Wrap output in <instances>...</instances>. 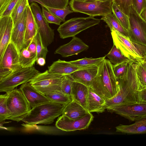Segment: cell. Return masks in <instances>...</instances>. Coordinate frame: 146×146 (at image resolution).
Here are the masks:
<instances>
[{
	"mask_svg": "<svg viewBox=\"0 0 146 146\" xmlns=\"http://www.w3.org/2000/svg\"><path fill=\"white\" fill-rule=\"evenodd\" d=\"M27 48L31 52L37 54L36 45L35 38Z\"/></svg>",
	"mask_w": 146,
	"mask_h": 146,
	"instance_id": "obj_45",
	"label": "cell"
},
{
	"mask_svg": "<svg viewBox=\"0 0 146 146\" xmlns=\"http://www.w3.org/2000/svg\"><path fill=\"white\" fill-rule=\"evenodd\" d=\"M35 40L36 45L37 59L40 57H42L46 59L48 50L47 47L43 46L38 32L35 37Z\"/></svg>",
	"mask_w": 146,
	"mask_h": 146,
	"instance_id": "obj_38",
	"label": "cell"
},
{
	"mask_svg": "<svg viewBox=\"0 0 146 146\" xmlns=\"http://www.w3.org/2000/svg\"><path fill=\"white\" fill-rule=\"evenodd\" d=\"M19 0H5L0 5V18L10 16L13 8Z\"/></svg>",
	"mask_w": 146,
	"mask_h": 146,
	"instance_id": "obj_35",
	"label": "cell"
},
{
	"mask_svg": "<svg viewBox=\"0 0 146 146\" xmlns=\"http://www.w3.org/2000/svg\"><path fill=\"white\" fill-rule=\"evenodd\" d=\"M116 131L129 134L146 133V116L136 121L132 124H122L115 127Z\"/></svg>",
	"mask_w": 146,
	"mask_h": 146,
	"instance_id": "obj_25",
	"label": "cell"
},
{
	"mask_svg": "<svg viewBox=\"0 0 146 146\" xmlns=\"http://www.w3.org/2000/svg\"><path fill=\"white\" fill-rule=\"evenodd\" d=\"M105 100L103 97L89 88L88 110L90 113H102L106 109Z\"/></svg>",
	"mask_w": 146,
	"mask_h": 146,
	"instance_id": "obj_24",
	"label": "cell"
},
{
	"mask_svg": "<svg viewBox=\"0 0 146 146\" xmlns=\"http://www.w3.org/2000/svg\"><path fill=\"white\" fill-rule=\"evenodd\" d=\"M128 16V37L131 41L146 46V22L132 5L129 7Z\"/></svg>",
	"mask_w": 146,
	"mask_h": 146,
	"instance_id": "obj_10",
	"label": "cell"
},
{
	"mask_svg": "<svg viewBox=\"0 0 146 146\" xmlns=\"http://www.w3.org/2000/svg\"><path fill=\"white\" fill-rule=\"evenodd\" d=\"M5 0H0V5H2Z\"/></svg>",
	"mask_w": 146,
	"mask_h": 146,
	"instance_id": "obj_49",
	"label": "cell"
},
{
	"mask_svg": "<svg viewBox=\"0 0 146 146\" xmlns=\"http://www.w3.org/2000/svg\"><path fill=\"white\" fill-rule=\"evenodd\" d=\"M112 64H116L124 62L131 61L125 56L116 46L113 45L109 52L106 55Z\"/></svg>",
	"mask_w": 146,
	"mask_h": 146,
	"instance_id": "obj_28",
	"label": "cell"
},
{
	"mask_svg": "<svg viewBox=\"0 0 146 146\" xmlns=\"http://www.w3.org/2000/svg\"><path fill=\"white\" fill-rule=\"evenodd\" d=\"M123 13L128 15L130 6L133 5V0H112Z\"/></svg>",
	"mask_w": 146,
	"mask_h": 146,
	"instance_id": "obj_42",
	"label": "cell"
},
{
	"mask_svg": "<svg viewBox=\"0 0 146 146\" xmlns=\"http://www.w3.org/2000/svg\"><path fill=\"white\" fill-rule=\"evenodd\" d=\"M67 75L52 73L48 70L39 73L29 83L39 92L45 95L61 91L62 82Z\"/></svg>",
	"mask_w": 146,
	"mask_h": 146,
	"instance_id": "obj_5",
	"label": "cell"
},
{
	"mask_svg": "<svg viewBox=\"0 0 146 146\" xmlns=\"http://www.w3.org/2000/svg\"><path fill=\"white\" fill-rule=\"evenodd\" d=\"M93 119V115L90 112L76 120L71 119L62 115L58 118L55 126L57 128L66 131L84 130L88 128Z\"/></svg>",
	"mask_w": 146,
	"mask_h": 146,
	"instance_id": "obj_14",
	"label": "cell"
},
{
	"mask_svg": "<svg viewBox=\"0 0 146 146\" xmlns=\"http://www.w3.org/2000/svg\"><path fill=\"white\" fill-rule=\"evenodd\" d=\"M98 0L102 1H106L108 0Z\"/></svg>",
	"mask_w": 146,
	"mask_h": 146,
	"instance_id": "obj_50",
	"label": "cell"
},
{
	"mask_svg": "<svg viewBox=\"0 0 146 146\" xmlns=\"http://www.w3.org/2000/svg\"><path fill=\"white\" fill-rule=\"evenodd\" d=\"M19 58L21 67L29 68L33 66L36 62L37 54L31 52L27 48H25L19 52Z\"/></svg>",
	"mask_w": 146,
	"mask_h": 146,
	"instance_id": "obj_27",
	"label": "cell"
},
{
	"mask_svg": "<svg viewBox=\"0 0 146 146\" xmlns=\"http://www.w3.org/2000/svg\"><path fill=\"white\" fill-rule=\"evenodd\" d=\"M112 9L113 13L123 27L127 30L129 28L128 16L123 13L112 1Z\"/></svg>",
	"mask_w": 146,
	"mask_h": 146,
	"instance_id": "obj_33",
	"label": "cell"
},
{
	"mask_svg": "<svg viewBox=\"0 0 146 146\" xmlns=\"http://www.w3.org/2000/svg\"><path fill=\"white\" fill-rule=\"evenodd\" d=\"M138 63L130 61L125 74L117 78L119 91L114 97L106 100L105 107H119L139 102V93L142 89L136 72Z\"/></svg>",
	"mask_w": 146,
	"mask_h": 146,
	"instance_id": "obj_1",
	"label": "cell"
},
{
	"mask_svg": "<svg viewBox=\"0 0 146 146\" xmlns=\"http://www.w3.org/2000/svg\"><path fill=\"white\" fill-rule=\"evenodd\" d=\"M113 112L132 121H136L146 116V103L139 102L119 107H106Z\"/></svg>",
	"mask_w": 146,
	"mask_h": 146,
	"instance_id": "obj_13",
	"label": "cell"
},
{
	"mask_svg": "<svg viewBox=\"0 0 146 146\" xmlns=\"http://www.w3.org/2000/svg\"><path fill=\"white\" fill-rule=\"evenodd\" d=\"M139 102L146 103V88L139 91Z\"/></svg>",
	"mask_w": 146,
	"mask_h": 146,
	"instance_id": "obj_44",
	"label": "cell"
},
{
	"mask_svg": "<svg viewBox=\"0 0 146 146\" xmlns=\"http://www.w3.org/2000/svg\"><path fill=\"white\" fill-rule=\"evenodd\" d=\"M136 72L141 89L146 88V60H145L137 63Z\"/></svg>",
	"mask_w": 146,
	"mask_h": 146,
	"instance_id": "obj_34",
	"label": "cell"
},
{
	"mask_svg": "<svg viewBox=\"0 0 146 146\" xmlns=\"http://www.w3.org/2000/svg\"><path fill=\"white\" fill-rule=\"evenodd\" d=\"M129 62H123L116 64H112L113 73L116 78L121 77L125 74L127 70Z\"/></svg>",
	"mask_w": 146,
	"mask_h": 146,
	"instance_id": "obj_39",
	"label": "cell"
},
{
	"mask_svg": "<svg viewBox=\"0 0 146 146\" xmlns=\"http://www.w3.org/2000/svg\"><path fill=\"white\" fill-rule=\"evenodd\" d=\"M90 88L105 100L117 94L119 86L109 60L105 58L99 65L97 73Z\"/></svg>",
	"mask_w": 146,
	"mask_h": 146,
	"instance_id": "obj_2",
	"label": "cell"
},
{
	"mask_svg": "<svg viewBox=\"0 0 146 146\" xmlns=\"http://www.w3.org/2000/svg\"><path fill=\"white\" fill-rule=\"evenodd\" d=\"M112 0L105 1L96 0L89 2L71 0L69 4L74 12L82 13L94 17L103 16L112 13Z\"/></svg>",
	"mask_w": 146,
	"mask_h": 146,
	"instance_id": "obj_9",
	"label": "cell"
},
{
	"mask_svg": "<svg viewBox=\"0 0 146 146\" xmlns=\"http://www.w3.org/2000/svg\"><path fill=\"white\" fill-rule=\"evenodd\" d=\"M86 67L78 66L72 64L70 61L67 62L59 59L53 62L49 66L48 70L52 73L69 75L76 71Z\"/></svg>",
	"mask_w": 146,
	"mask_h": 146,
	"instance_id": "obj_22",
	"label": "cell"
},
{
	"mask_svg": "<svg viewBox=\"0 0 146 146\" xmlns=\"http://www.w3.org/2000/svg\"><path fill=\"white\" fill-rule=\"evenodd\" d=\"M100 19L94 17L72 18L60 25L57 29L61 38L73 37L80 32L99 24Z\"/></svg>",
	"mask_w": 146,
	"mask_h": 146,
	"instance_id": "obj_7",
	"label": "cell"
},
{
	"mask_svg": "<svg viewBox=\"0 0 146 146\" xmlns=\"http://www.w3.org/2000/svg\"><path fill=\"white\" fill-rule=\"evenodd\" d=\"M51 101L68 104L72 100L71 96L68 95L61 91H57L45 95Z\"/></svg>",
	"mask_w": 146,
	"mask_h": 146,
	"instance_id": "obj_32",
	"label": "cell"
},
{
	"mask_svg": "<svg viewBox=\"0 0 146 146\" xmlns=\"http://www.w3.org/2000/svg\"><path fill=\"white\" fill-rule=\"evenodd\" d=\"M40 73L33 66L21 67L0 80V92H10L20 84L29 82Z\"/></svg>",
	"mask_w": 146,
	"mask_h": 146,
	"instance_id": "obj_8",
	"label": "cell"
},
{
	"mask_svg": "<svg viewBox=\"0 0 146 146\" xmlns=\"http://www.w3.org/2000/svg\"><path fill=\"white\" fill-rule=\"evenodd\" d=\"M26 10L25 31L23 48L27 47L35 39L38 32V28L29 4L27 6Z\"/></svg>",
	"mask_w": 146,
	"mask_h": 146,
	"instance_id": "obj_19",
	"label": "cell"
},
{
	"mask_svg": "<svg viewBox=\"0 0 146 146\" xmlns=\"http://www.w3.org/2000/svg\"><path fill=\"white\" fill-rule=\"evenodd\" d=\"M21 67L19 52L11 40L0 59V80Z\"/></svg>",
	"mask_w": 146,
	"mask_h": 146,
	"instance_id": "obj_11",
	"label": "cell"
},
{
	"mask_svg": "<svg viewBox=\"0 0 146 146\" xmlns=\"http://www.w3.org/2000/svg\"><path fill=\"white\" fill-rule=\"evenodd\" d=\"M74 80L70 75H67L63 81L61 86V91L66 94L72 96V83Z\"/></svg>",
	"mask_w": 146,
	"mask_h": 146,
	"instance_id": "obj_40",
	"label": "cell"
},
{
	"mask_svg": "<svg viewBox=\"0 0 146 146\" xmlns=\"http://www.w3.org/2000/svg\"><path fill=\"white\" fill-rule=\"evenodd\" d=\"M67 104L52 101L42 104L31 108L21 121L28 126L51 124L62 114Z\"/></svg>",
	"mask_w": 146,
	"mask_h": 146,
	"instance_id": "obj_3",
	"label": "cell"
},
{
	"mask_svg": "<svg viewBox=\"0 0 146 146\" xmlns=\"http://www.w3.org/2000/svg\"><path fill=\"white\" fill-rule=\"evenodd\" d=\"M88 113L89 112L88 110L73 99L65 106L62 115L71 119L76 120L82 118Z\"/></svg>",
	"mask_w": 146,
	"mask_h": 146,
	"instance_id": "obj_23",
	"label": "cell"
},
{
	"mask_svg": "<svg viewBox=\"0 0 146 146\" xmlns=\"http://www.w3.org/2000/svg\"><path fill=\"white\" fill-rule=\"evenodd\" d=\"M9 92L0 95V122L7 119L9 111L7 105V100Z\"/></svg>",
	"mask_w": 146,
	"mask_h": 146,
	"instance_id": "obj_36",
	"label": "cell"
},
{
	"mask_svg": "<svg viewBox=\"0 0 146 146\" xmlns=\"http://www.w3.org/2000/svg\"><path fill=\"white\" fill-rule=\"evenodd\" d=\"M35 0L38 1L47 6L59 9H64L66 7L68 6L69 2V0H29V3Z\"/></svg>",
	"mask_w": 146,
	"mask_h": 146,
	"instance_id": "obj_37",
	"label": "cell"
},
{
	"mask_svg": "<svg viewBox=\"0 0 146 146\" xmlns=\"http://www.w3.org/2000/svg\"><path fill=\"white\" fill-rule=\"evenodd\" d=\"M101 20L106 23L110 30L114 29L123 35L129 37L128 30L123 27L113 13H110L103 16Z\"/></svg>",
	"mask_w": 146,
	"mask_h": 146,
	"instance_id": "obj_26",
	"label": "cell"
},
{
	"mask_svg": "<svg viewBox=\"0 0 146 146\" xmlns=\"http://www.w3.org/2000/svg\"><path fill=\"white\" fill-rule=\"evenodd\" d=\"M89 88L81 83L74 81L73 82L72 91V99L87 110Z\"/></svg>",
	"mask_w": 146,
	"mask_h": 146,
	"instance_id": "obj_21",
	"label": "cell"
},
{
	"mask_svg": "<svg viewBox=\"0 0 146 146\" xmlns=\"http://www.w3.org/2000/svg\"><path fill=\"white\" fill-rule=\"evenodd\" d=\"M33 2L38 3L46 9L48 11L61 19L64 22L65 21V17L67 15L74 12L71 10L69 5L64 9H59L47 6L37 1H34Z\"/></svg>",
	"mask_w": 146,
	"mask_h": 146,
	"instance_id": "obj_30",
	"label": "cell"
},
{
	"mask_svg": "<svg viewBox=\"0 0 146 146\" xmlns=\"http://www.w3.org/2000/svg\"><path fill=\"white\" fill-rule=\"evenodd\" d=\"M9 92L7 100L9 111L7 119L17 122L21 121L31 108L19 89L15 88Z\"/></svg>",
	"mask_w": 146,
	"mask_h": 146,
	"instance_id": "obj_6",
	"label": "cell"
},
{
	"mask_svg": "<svg viewBox=\"0 0 146 146\" xmlns=\"http://www.w3.org/2000/svg\"><path fill=\"white\" fill-rule=\"evenodd\" d=\"M36 62L39 66H43L46 64V59L42 57H40L37 59Z\"/></svg>",
	"mask_w": 146,
	"mask_h": 146,
	"instance_id": "obj_46",
	"label": "cell"
},
{
	"mask_svg": "<svg viewBox=\"0 0 146 146\" xmlns=\"http://www.w3.org/2000/svg\"><path fill=\"white\" fill-rule=\"evenodd\" d=\"M139 15L141 18L146 22V8L142 11Z\"/></svg>",
	"mask_w": 146,
	"mask_h": 146,
	"instance_id": "obj_47",
	"label": "cell"
},
{
	"mask_svg": "<svg viewBox=\"0 0 146 146\" xmlns=\"http://www.w3.org/2000/svg\"><path fill=\"white\" fill-rule=\"evenodd\" d=\"M19 89L31 108L42 104L51 101L46 95L37 91L29 82L22 84Z\"/></svg>",
	"mask_w": 146,
	"mask_h": 146,
	"instance_id": "obj_17",
	"label": "cell"
},
{
	"mask_svg": "<svg viewBox=\"0 0 146 146\" xmlns=\"http://www.w3.org/2000/svg\"><path fill=\"white\" fill-rule=\"evenodd\" d=\"M42 7L43 15L48 23H53L59 25H60V23L63 22L61 19L47 11L44 7Z\"/></svg>",
	"mask_w": 146,
	"mask_h": 146,
	"instance_id": "obj_41",
	"label": "cell"
},
{
	"mask_svg": "<svg viewBox=\"0 0 146 146\" xmlns=\"http://www.w3.org/2000/svg\"><path fill=\"white\" fill-rule=\"evenodd\" d=\"M89 46L79 38L76 36L72 37L68 43L59 47L55 51V54H60L62 57H66L86 50Z\"/></svg>",
	"mask_w": 146,
	"mask_h": 146,
	"instance_id": "obj_15",
	"label": "cell"
},
{
	"mask_svg": "<svg viewBox=\"0 0 146 146\" xmlns=\"http://www.w3.org/2000/svg\"><path fill=\"white\" fill-rule=\"evenodd\" d=\"M13 25L11 16L0 18V59L11 40Z\"/></svg>",
	"mask_w": 146,
	"mask_h": 146,
	"instance_id": "obj_16",
	"label": "cell"
},
{
	"mask_svg": "<svg viewBox=\"0 0 146 146\" xmlns=\"http://www.w3.org/2000/svg\"><path fill=\"white\" fill-rule=\"evenodd\" d=\"M133 5L140 15L142 11L146 8V0H133Z\"/></svg>",
	"mask_w": 146,
	"mask_h": 146,
	"instance_id": "obj_43",
	"label": "cell"
},
{
	"mask_svg": "<svg viewBox=\"0 0 146 146\" xmlns=\"http://www.w3.org/2000/svg\"><path fill=\"white\" fill-rule=\"evenodd\" d=\"M77 1H83V2H93L94 1L96 0H75Z\"/></svg>",
	"mask_w": 146,
	"mask_h": 146,
	"instance_id": "obj_48",
	"label": "cell"
},
{
	"mask_svg": "<svg viewBox=\"0 0 146 146\" xmlns=\"http://www.w3.org/2000/svg\"><path fill=\"white\" fill-rule=\"evenodd\" d=\"M145 60H146V56H145Z\"/></svg>",
	"mask_w": 146,
	"mask_h": 146,
	"instance_id": "obj_51",
	"label": "cell"
},
{
	"mask_svg": "<svg viewBox=\"0 0 146 146\" xmlns=\"http://www.w3.org/2000/svg\"><path fill=\"white\" fill-rule=\"evenodd\" d=\"M98 66L87 67L69 74L74 81L90 87L97 73Z\"/></svg>",
	"mask_w": 146,
	"mask_h": 146,
	"instance_id": "obj_20",
	"label": "cell"
},
{
	"mask_svg": "<svg viewBox=\"0 0 146 146\" xmlns=\"http://www.w3.org/2000/svg\"><path fill=\"white\" fill-rule=\"evenodd\" d=\"M26 15V9L13 25L11 40L19 52L22 49L24 45Z\"/></svg>",
	"mask_w": 146,
	"mask_h": 146,
	"instance_id": "obj_18",
	"label": "cell"
},
{
	"mask_svg": "<svg viewBox=\"0 0 146 146\" xmlns=\"http://www.w3.org/2000/svg\"><path fill=\"white\" fill-rule=\"evenodd\" d=\"M111 30L113 44L131 60L139 62L145 60L146 46L134 42L114 29Z\"/></svg>",
	"mask_w": 146,
	"mask_h": 146,
	"instance_id": "obj_4",
	"label": "cell"
},
{
	"mask_svg": "<svg viewBox=\"0 0 146 146\" xmlns=\"http://www.w3.org/2000/svg\"><path fill=\"white\" fill-rule=\"evenodd\" d=\"M30 6L34 15L43 46L47 47L54 40V30L49 26V23L43 17L40 8L35 2L31 3Z\"/></svg>",
	"mask_w": 146,
	"mask_h": 146,
	"instance_id": "obj_12",
	"label": "cell"
},
{
	"mask_svg": "<svg viewBox=\"0 0 146 146\" xmlns=\"http://www.w3.org/2000/svg\"><path fill=\"white\" fill-rule=\"evenodd\" d=\"M29 0H19L13 8L11 15L15 24L19 18L29 5Z\"/></svg>",
	"mask_w": 146,
	"mask_h": 146,
	"instance_id": "obj_31",
	"label": "cell"
},
{
	"mask_svg": "<svg viewBox=\"0 0 146 146\" xmlns=\"http://www.w3.org/2000/svg\"><path fill=\"white\" fill-rule=\"evenodd\" d=\"M106 56L97 58L85 57L75 60L70 61L73 64L82 67L97 66L105 59Z\"/></svg>",
	"mask_w": 146,
	"mask_h": 146,
	"instance_id": "obj_29",
	"label": "cell"
}]
</instances>
